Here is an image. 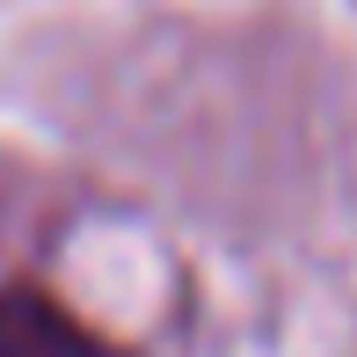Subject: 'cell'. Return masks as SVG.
Segmentation results:
<instances>
[{
  "instance_id": "cell-1",
  "label": "cell",
  "mask_w": 357,
  "mask_h": 357,
  "mask_svg": "<svg viewBox=\"0 0 357 357\" xmlns=\"http://www.w3.org/2000/svg\"><path fill=\"white\" fill-rule=\"evenodd\" d=\"M0 357H124V350L95 335L44 284H8L0 291Z\"/></svg>"
}]
</instances>
